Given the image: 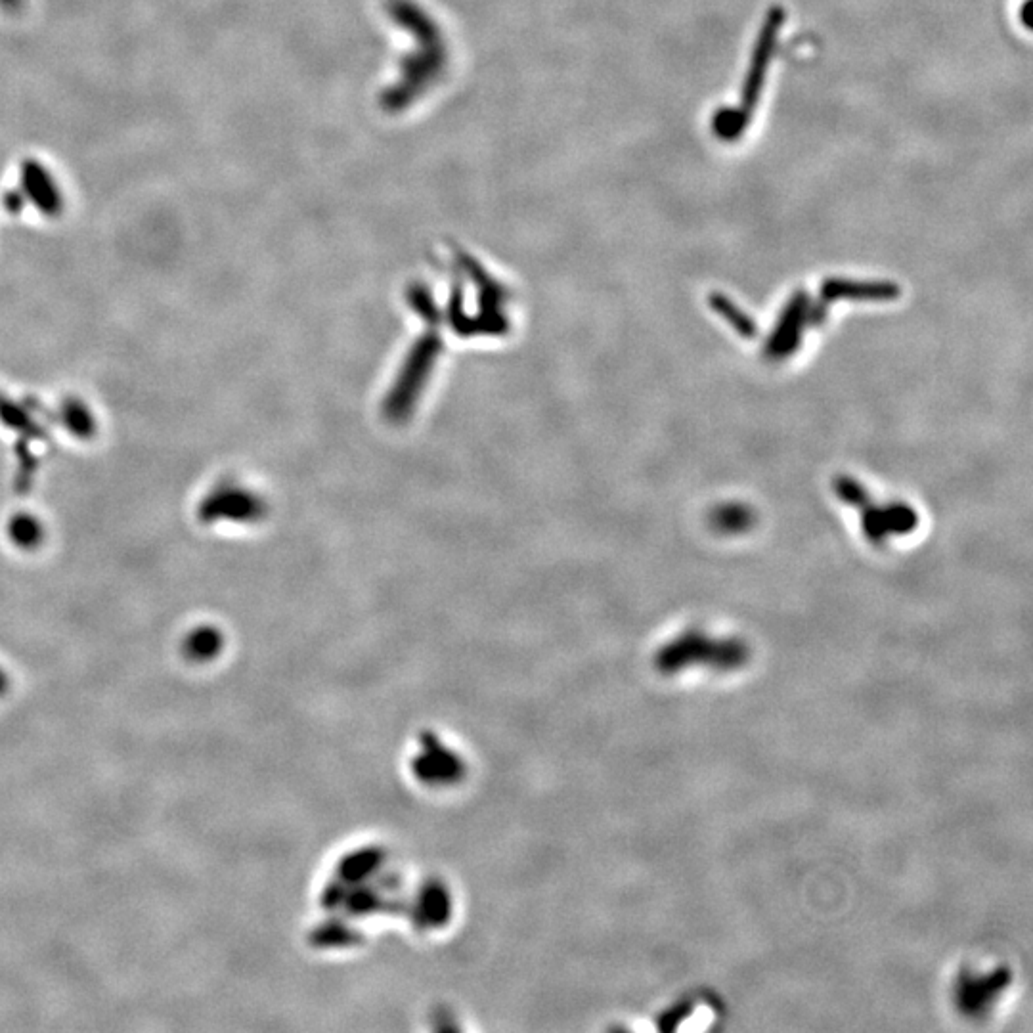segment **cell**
Masks as SVG:
<instances>
[{"instance_id": "7", "label": "cell", "mask_w": 1033, "mask_h": 1033, "mask_svg": "<svg viewBox=\"0 0 1033 1033\" xmlns=\"http://www.w3.org/2000/svg\"><path fill=\"white\" fill-rule=\"evenodd\" d=\"M708 299H710V307L714 308L722 318H726L727 322L733 326V330L737 331L739 335H743V337H754L756 335V324L748 318L741 308L735 307L727 297L720 295V293H712Z\"/></svg>"}, {"instance_id": "11", "label": "cell", "mask_w": 1033, "mask_h": 1033, "mask_svg": "<svg viewBox=\"0 0 1033 1033\" xmlns=\"http://www.w3.org/2000/svg\"><path fill=\"white\" fill-rule=\"evenodd\" d=\"M25 0H0V8L8 14H18L23 8Z\"/></svg>"}, {"instance_id": "5", "label": "cell", "mask_w": 1033, "mask_h": 1033, "mask_svg": "<svg viewBox=\"0 0 1033 1033\" xmlns=\"http://www.w3.org/2000/svg\"><path fill=\"white\" fill-rule=\"evenodd\" d=\"M22 194L46 215H58L64 207L62 190L43 163L27 159L22 163Z\"/></svg>"}, {"instance_id": "4", "label": "cell", "mask_w": 1033, "mask_h": 1033, "mask_svg": "<svg viewBox=\"0 0 1033 1033\" xmlns=\"http://www.w3.org/2000/svg\"><path fill=\"white\" fill-rule=\"evenodd\" d=\"M808 318H810L808 295L804 291H798L789 301L787 308L783 310L777 328L771 333L770 341L766 345V354L770 358H783L796 351Z\"/></svg>"}, {"instance_id": "2", "label": "cell", "mask_w": 1033, "mask_h": 1033, "mask_svg": "<svg viewBox=\"0 0 1033 1033\" xmlns=\"http://www.w3.org/2000/svg\"><path fill=\"white\" fill-rule=\"evenodd\" d=\"M785 22V10L781 6H771L764 25H762V31L756 39L754 44V50H752V58H750V66H748L747 79H745V85L741 90V102L737 106V111L750 121L752 113L756 110L758 102H760V96H762V88H764V81H766V75H768V67L771 64V58H773V52H775V46H777V39H779V31L783 27Z\"/></svg>"}, {"instance_id": "8", "label": "cell", "mask_w": 1033, "mask_h": 1033, "mask_svg": "<svg viewBox=\"0 0 1033 1033\" xmlns=\"http://www.w3.org/2000/svg\"><path fill=\"white\" fill-rule=\"evenodd\" d=\"M748 123L737 108H724V110L718 111L714 121H712V129L714 132L722 138V140H737L743 132L747 131Z\"/></svg>"}, {"instance_id": "9", "label": "cell", "mask_w": 1033, "mask_h": 1033, "mask_svg": "<svg viewBox=\"0 0 1033 1033\" xmlns=\"http://www.w3.org/2000/svg\"><path fill=\"white\" fill-rule=\"evenodd\" d=\"M714 523H716V527L722 528L726 532H739V530H745L752 523V515L745 507H722L716 513Z\"/></svg>"}, {"instance_id": "12", "label": "cell", "mask_w": 1033, "mask_h": 1033, "mask_svg": "<svg viewBox=\"0 0 1033 1033\" xmlns=\"http://www.w3.org/2000/svg\"><path fill=\"white\" fill-rule=\"evenodd\" d=\"M1030 6H1032V0H1026V2H1024V6H1022V23H1024L1026 27H1030V16H1028V14H1030V10H1032Z\"/></svg>"}, {"instance_id": "10", "label": "cell", "mask_w": 1033, "mask_h": 1033, "mask_svg": "<svg viewBox=\"0 0 1033 1033\" xmlns=\"http://www.w3.org/2000/svg\"><path fill=\"white\" fill-rule=\"evenodd\" d=\"M836 492L838 496L848 502L850 506H867V492L863 490L861 484L856 483L854 479H848V477H840L836 481Z\"/></svg>"}, {"instance_id": "3", "label": "cell", "mask_w": 1033, "mask_h": 1033, "mask_svg": "<svg viewBox=\"0 0 1033 1033\" xmlns=\"http://www.w3.org/2000/svg\"><path fill=\"white\" fill-rule=\"evenodd\" d=\"M1011 980V970L1007 967L995 968L986 974L963 972L955 984V1003L963 1014L980 1016L1009 988Z\"/></svg>"}, {"instance_id": "6", "label": "cell", "mask_w": 1033, "mask_h": 1033, "mask_svg": "<svg viewBox=\"0 0 1033 1033\" xmlns=\"http://www.w3.org/2000/svg\"><path fill=\"white\" fill-rule=\"evenodd\" d=\"M900 295V287L892 282H856L831 278L821 287L823 301L854 299V301H890Z\"/></svg>"}, {"instance_id": "1", "label": "cell", "mask_w": 1033, "mask_h": 1033, "mask_svg": "<svg viewBox=\"0 0 1033 1033\" xmlns=\"http://www.w3.org/2000/svg\"><path fill=\"white\" fill-rule=\"evenodd\" d=\"M748 660V647L737 639H710L701 632H687L660 651V670L674 674L691 664H706L716 670H737Z\"/></svg>"}]
</instances>
